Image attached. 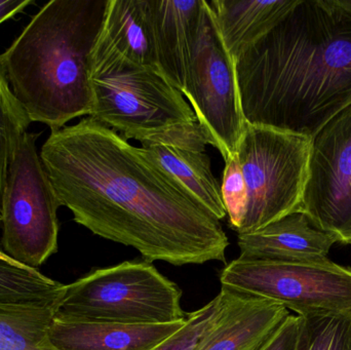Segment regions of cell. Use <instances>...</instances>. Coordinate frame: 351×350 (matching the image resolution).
<instances>
[{
	"instance_id": "1",
	"label": "cell",
	"mask_w": 351,
	"mask_h": 350,
	"mask_svg": "<svg viewBox=\"0 0 351 350\" xmlns=\"http://www.w3.org/2000/svg\"><path fill=\"white\" fill-rule=\"evenodd\" d=\"M39 156L60 205L96 236L148 262H226L220 220L142 148L93 117L51 131Z\"/></svg>"
},
{
	"instance_id": "2",
	"label": "cell",
	"mask_w": 351,
	"mask_h": 350,
	"mask_svg": "<svg viewBox=\"0 0 351 350\" xmlns=\"http://www.w3.org/2000/svg\"><path fill=\"white\" fill-rule=\"evenodd\" d=\"M234 62L245 123L311 139L351 105V12L299 0Z\"/></svg>"
},
{
	"instance_id": "3",
	"label": "cell",
	"mask_w": 351,
	"mask_h": 350,
	"mask_svg": "<svg viewBox=\"0 0 351 350\" xmlns=\"http://www.w3.org/2000/svg\"><path fill=\"white\" fill-rule=\"evenodd\" d=\"M109 0H51L0 55L12 94L31 123L66 127L90 116V57Z\"/></svg>"
},
{
	"instance_id": "4",
	"label": "cell",
	"mask_w": 351,
	"mask_h": 350,
	"mask_svg": "<svg viewBox=\"0 0 351 350\" xmlns=\"http://www.w3.org/2000/svg\"><path fill=\"white\" fill-rule=\"evenodd\" d=\"M182 291L152 262L127 261L96 269L67 285L55 318L128 325L172 324L187 318Z\"/></svg>"
},
{
	"instance_id": "5",
	"label": "cell",
	"mask_w": 351,
	"mask_h": 350,
	"mask_svg": "<svg viewBox=\"0 0 351 350\" xmlns=\"http://www.w3.org/2000/svg\"><path fill=\"white\" fill-rule=\"evenodd\" d=\"M90 116L125 139L140 141L171 125L197 121L183 95L158 68L117 55L90 57Z\"/></svg>"
},
{
	"instance_id": "6",
	"label": "cell",
	"mask_w": 351,
	"mask_h": 350,
	"mask_svg": "<svg viewBox=\"0 0 351 350\" xmlns=\"http://www.w3.org/2000/svg\"><path fill=\"white\" fill-rule=\"evenodd\" d=\"M311 139L245 123L235 156L247 189L239 234L299 213L308 175Z\"/></svg>"
},
{
	"instance_id": "7",
	"label": "cell",
	"mask_w": 351,
	"mask_h": 350,
	"mask_svg": "<svg viewBox=\"0 0 351 350\" xmlns=\"http://www.w3.org/2000/svg\"><path fill=\"white\" fill-rule=\"evenodd\" d=\"M38 134L26 133L8 170L2 197V251L36 269L58 252L61 207L36 151Z\"/></svg>"
},
{
	"instance_id": "8",
	"label": "cell",
	"mask_w": 351,
	"mask_h": 350,
	"mask_svg": "<svg viewBox=\"0 0 351 350\" xmlns=\"http://www.w3.org/2000/svg\"><path fill=\"white\" fill-rule=\"evenodd\" d=\"M222 287L282 304L298 316L351 312V268L329 258L255 261L237 258L220 275Z\"/></svg>"
},
{
	"instance_id": "9",
	"label": "cell",
	"mask_w": 351,
	"mask_h": 350,
	"mask_svg": "<svg viewBox=\"0 0 351 350\" xmlns=\"http://www.w3.org/2000/svg\"><path fill=\"white\" fill-rule=\"evenodd\" d=\"M183 96L224 162L234 155L245 129L235 62L206 2Z\"/></svg>"
},
{
	"instance_id": "10",
	"label": "cell",
	"mask_w": 351,
	"mask_h": 350,
	"mask_svg": "<svg viewBox=\"0 0 351 350\" xmlns=\"http://www.w3.org/2000/svg\"><path fill=\"white\" fill-rule=\"evenodd\" d=\"M301 213L339 244L351 245V105L311 138Z\"/></svg>"
},
{
	"instance_id": "11",
	"label": "cell",
	"mask_w": 351,
	"mask_h": 350,
	"mask_svg": "<svg viewBox=\"0 0 351 350\" xmlns=\"http://www.w3.org/2000/svg\"><path fill=\"white\" fill-rule=\"evenodd\" d=\"M146 155L183 185L218 220L226 217L221 186L213 174L208 132L196 123H180L140 140Z\"/></svg>"
},
{
	"instance_id": "12",
	"label": "cell",
	"mask_w": 351,
	"mask_h": 350,
	"mask_svg": "<svg viewBox=\"0 0 351 350\" xmlns=\"http://www.w3.org/2000/svg\"><path fill=\"white\" fill-rule=\"evenodd\" d=\"M206 8V0H147L158 69L182 95Z\"/></svg>"
},
{
	"instance_id": "13",
	"label": "cell",
	"mask_w": 351,
	"mask_h": 350,
	"mask_svg": "<svg viewBox=\"0 0 351 350\" xmlns=\"http://www.w3.org/2000/svg\"><path fill=\"white\" fill-rule=\"evenodd\" d=\"M221 290L222 312L196 350H261L291 314L282 304Z\"/></svg>"
},
{
	"instance_id": "14",
	"label": "cell",
	"mask_w": 351,
	"mask_h": 350,
	"mask_svg": "<svg viewBox=\"0 0 351 350\" xmlns=\"http://www.w3.org/2000/svg\"><path fill=\"white\" fill-rule=\"evenodd\" d=\"M338 240L315 228L305 214L294 213L269 225L239 234V258L255 261H307L328 258Z\"/></svg>"
},
{
	"instance_id": "15",
	"label": "cell",
	"mask_w": 351,
	"mask_h": 350,
	"mask_svg": "<svg viewBox=\"0 0 351 350\" xmlns=\"http://www.w3.org/2000/svg\"><path fill=\"white\" fill-rule=\"evenodd\" d=\"M186 320L172 324L128 325L53 318L49 336L59 350H150L181 329Z\"/></svg>"
},
{
	"instance_id": "16",
	"label": "cell",
	"mask_w": 351,
	"mask_h": 350,
	"mask_svg": "<svg viewBox=\"0 0 351 350\" xmlns=\"http://www.w3.org/2000/svg\"><path fill=\"white\" fill-rule=\"evenodd\" d=\"M103 55H117L158 69L147 0H109L104 24L92 53V57Z\"/></svg>"
},
{
	"instance_id": "17",
	"label": "cell",
	"mask_w": 351,
	"mask_h": 350,
	"mask_svg": "<svg viewBox=\"0 0 351 350\" xmlns=\"http://www.w3.org/2000/svg\"><path fill=\"white\" fill-rule=\"evenodd\" d=\"M299 0H210L225 47L233 59L247 45L271 30Z\"/></svg>"
},
{
	"instance_id": "18",
	"label": "cell",
	"mask_w": 351,
	"mask_h": 350,
	"mask_svg": "<svg viewBox=\"0 0 351 350\" xmlns=\"http://www.w3.org/2000/svg\"><path fill=\"white\" fill-rule=\"evenodd\" d=\"M56 308L0 302V350H59L51 340Z\"/></svg>"
},
{
	"instance_id": "19",
	"label": "cell",
	"mask_w": 351,
	"mask_h": 350,
	"mask_svg": "<svg viewBox=\"0 0 351 350\" xmlns=\"http://www.w3.org/2000/svg\"><path fill=\"white\" fill-rule=\"evenodd\" d=\"M67 285L49 279L36 269L16 262L0 252V302L47 306L57 310Z\"/></svg>"
},
{
	"instance_id": "20",
	"label": "cell",
	"mask_w": 351,
	"mask_h": 350,
	"mask_svg": "<svg viewBox=\"0 0 351 350\" xmlns=\"http://www.w3.org/2000/svg\"><path fill=\"white\" fill-rule=\"evenodd\" d=\"M31 121L22 105L10 90L0 66V224L2 220V197L8 170Z\"/></svg>"
},
{
	"instance_id": "21",
	"label": "cell",
	"mask_w": 351,
	"mask_h": 350,
	"mask_svg": "<svg viewBox=\"0 0 351 350\" xmlns=\"http://www.w3.org/2000/svg\"><path fill=\"white\" fill-rule=\"evenodd\" d=\"M296 350H351V312L299 316Z\"/></svg>"
},
{
	"instance_id": "22",
	"label": "cell",
	"mask_w": 351,
	"mask_h": 350,
	"mask_svg": "<svg viewBox=\"0 0 351 350\" xmlns=\"http://www.w3.org/2000/svg\"><path fill=\"white\" fill-rule=\"evenodd\" d=\"M225 296L221 290L210 303L188 314L181 329L150 350H196L214 327L224 306Z\"/></svg>"
},
{
	"instance_id": "23",
	"label": "cell",
	"mask_w": 351,
	"mask_h": 350,
	"mask_svg": "<svg viewBox=\"0 0 351 350\" xmlns=\"http://www.w3.org/2000/svg\"><path fill=\"white\" fill-rule=\"evenodd\" d=\"M221 195L231 229L239 234L247 207V189L239 160L234 155L225 160Z\"/></svg>"
},
{
	"instance_id": "24",
	"label": "cell",
	"mask_w": 351,
	"mask_h": 350,
	"mask_svg": "<svg viewBox=\"0 0 351 350\" xmlns=\"http://www.w3.org/2000/svg\"><path fill=\"white\" fill-rule=\"evenodd\" d=\"M300 318L290 314L261 350H296Z\"/></svg>"
},
{
	"instance_id": "25",
	"label": "cell",
	"mask_w": 351,
	"mask_h": 350,
	"mask_svg": "<svg viewBox=\"0 0 351 350\" xmlns=\"http://www.w3.org/2000/svg\"><path fill=\"white\" fill-rule=\"evenodd\" d=\"M33 0H0V24L23 12Z\"/></svg>"
},
{
	"instance_id": "26",
	"label": "cell",
	"mask_w": 351,
	"mask_h": 350,
	"mask_svg": "<svg viewBox=\"0 0 351 350\" xmlns=\"http://www.w3.org/2000/svg\"><path fill=\"white\" fill-rule=\"evenodd\" d=\"M339 5L351 12V0H336Z\"/></svg>"
},
{
	"instance_id": "27",
	"label": "cell",
	"mask_w": 351,
	"mask_h": 350,
	"mask_svg": "<svg viewBox=\"0 0 351 350\" xmlns=\"http://www.w3.org/2000/svg\"><path fill=\"white\" fill-rule=\"evenodd\" d=\"M0 252H3V251H2L1 245H0Z\"/></svg>"
}]
</instances>
